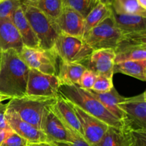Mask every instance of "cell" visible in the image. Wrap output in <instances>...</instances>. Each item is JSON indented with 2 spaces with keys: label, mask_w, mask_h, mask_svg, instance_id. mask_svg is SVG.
<instances>
[{
  "label": "cell",
  "mask_w": 146,
  "mask_h": 146,
  "mask_svg": "<svg viewBox=\"0 0 146 146\" xmlns=\"http://www.w3.org/2000/svg\"><path fill=\"white\" fill-rule=\"evenodd\" d=\"M29 68L14 49L0 53V92L10 98L26 96Z\"/></svg>",
  "instance_id": "obj_1"
},
{
  "label": "cell",
  "mask_w": 146,
  "mask_h": 146,
  "mask_svg": "<svg viewBox=\"0 0 146 146\" xmlns=\"http://www.w3.org/2000/svg\"><path fill=\"white\" fill-rule=\"evenodd\" d=\"M59 94L89 115L98 118L109 126L121 129L122 122L111 113L86 89L77 85H60Z\"/></svg>",
  "instance_id": "obj_2"
},
{
  "label": "cell",
  "mask_w": 146,
  "mask_h": 146,
  "mask_svg": "<svg viewBox=\"0 0 146 146\" xmlns=\"http://www.w3.org/2000/svg\"><path fill=\"white\" fill-rule=\"evenodd\" d=\"M55 99L56 98L24 96L11 98L7 103V107L14 110L21 119L41 131L44 112Z\"/></svg>",
  "instance_id": "obj_3"
},
{
  "label": "cell",
  "mask_w": 146,
  "mask_h": 146,
  "mask_svg": "<svg viewBox=\"0 0 146 146\" xmlns=\"http://www.w3.org/2000/svg\"><path fill=\"white\" fill-rule=\"evenodd\" d=\"M21 1L23 12L39 41V48L52 49L58 36L53 21L36 7Z\"/></svg>",
  "instance_id": "obj_4"
},
{
  "label": "cell",
  "mask_w": 146,
  "mask_h": 146,
  "mask_svg": "<svg viewBox=\"0 0 146 146\" xmlns=\"http://www.w3.org/2000/svg\"><path fill=\"white\" fill-rule=\"evenodd\" d=\"M121 36L112 15L86 32L83 39L94 51L103 48L115 49Z\"/></svg>",
  "instance_id": "obj_5"
},
{
  "label": "cell",
  "mask_w": 146,
  "mask_h": 146,
  "mask_svg": "<svg viewBox=\"0 0 146 146\" xmlns=\"http://www.w3.org/2000/svg\"><path fill=\"white\" fill-rule=\"evenodd\" d=\"M53 51L61 61L83 64L94 50L83 38L58 34L54 43Z\"/></svg>",
  "instance_id": "obj_6"
},
{
  "label": "cell",
  "mask_w": 146,
  "mask_h": 146,
  "mask_svg": "<svg viewBox=\"0 0 146 146\" xmlns=\"http://www.w3.org/2000/svg\"><path fill=\"white\" fill-rule=\"evenodd\" d=\"M19 54L29 68L48 75H58L60 59L52 49L23 46Z\"/></svg>",
  "instance_id": "obj_7"
},
{
  "label": "cell",
  "mask_w": 146,
  "mask_h": 146,
  "mask_svg": "<svg viewBox=\"0 0 146 146\" xmlns=\"http://www.w3.org/2000/svg\"><path fill=\"white\" fill-rule=\"evenodd\" d=\"M118 106L125 114L122 127L131 129H146L145 91L135 96L124 98Z\"/></svg>",
  "instance_id": "obj_8"
},
{
  "label": "cell",
  "mask_w": 146,
  "mask_h": 146,
  "mask_svg": "<svg viewBox=\"0 0 146 146\" xmlns=\"http://www.w3.org/2000/svg\"><path fill=\"white\" fill-rule=\"evenodd\" d=\"M59 86L58 76L29 68L26 96L56 98L59 95Z\"/></svg>",
  "instance_id": "obj_9"
},
{
  "label": "cell",
  "mask_w": 146,
  "mask_h": 146,
  "mask_svg": "<svg viewBox=\"0 0 146 146\" xmlns=\"http://www.w3.org/2000/svg\"><path fill=\"white\" fill-rule=\"evenodd\" d=\"M69 104L81 124L84 139L91 146L98 143L107 132L109 125L88 114L74 104L70 102Z\"/></svg>",
  "instance_id": "obj_10"
},
{
  "label": "cell",
  "mask_w": 146,
  "mask_h": 146,
  "mask_svg": "<svg viewBox=\"0 0 146 146\" xmlns=\"http://www.w3.org/2000/svg\"><path fill=\"white\" fill-rule=\"evenodd\" d=\"M5 117L10 129L26 140L29 145L50 143L42 131L21 119L11 108L7 107Z\"/></svg>",
  "instance_id": "obj_11"
},
{
  "label": "cell",
  "mask_w": 146,
  "mask_h": 146,
  "mask_svg": "<svg viewBox=\"0 0 146 146\" xmlns=\"http://www.w3.org/2000/svg\"><path fill=\"white\" fill-rule=\"evenodd\" d=\"M49 106L44 112L41 131L44 133L50 143L72 142L78 135L68 131L51 111Z\"/></svg>",
  "instance_id": "obj_12"
},
{
  "label": "cell",
  "mask_w": 146,
  "mask_h": 146,
  "mask_svg": "<svg viewBox=\"0 0 146 146\" xmlns=\"http://www.w3.org/2000/svg\"><path fill=\"white\" fill-rule=\"evenodd\" d=\"M115 58V50L113 48L95 50L82 65L97 76H105L113 78Z\"/></svg>",
  "instance_id": "obj_13"
},
{
  "label": "cell",
  "mask_w": 146,
  "mask_h": 146,
  "mask_svg": "<svg viewBox=\"0 0 146 146\" xmlns=\"http://www.w3.org/2000/svg\"><path fill=\"white\" fill-rule=\"evenodd\" d=\"M58 34L82 38L84 31V18L74 10L64 7L60 17L53 21Z\"/></svg>",
  "instance_id": "obj_14"
},
{
  "label": "cell",
  "mask_w": 146,
  "mask_h": 146,
  "mask_svg": "<svg viewBox=\"0 0 146 146\" xmlns=\"http://www.w3.org/2000/svg\"><path fill=\"white\" fill-rule=\"evenodd\" d=\"M49 108L68 131L83 138L81 124L68 101L59 94Z\"/></svg>",
  "instance_id": "obj_15"
},
{
  "label": "cell",
  "mask_w": 146,
  "mask_h": 146,
  "mask_svg": "<svg viewBox=\"0 0 146 146\" xmlns=\"http://www.w3.org/2000/svg\"><path fill=\"white\" fill-rule=\"evenodd\" d=\"M22 41L17 28L11 19H0V53L14 49L21 50Z\"/></svg>",
  "instance_id": "obj_16"
},
{
  "label": "cell",
  "mask_w": 146,
  "mask_h": 146,
  "mask_svg": "<svg viewBox=\"0 0 146 146\" xmlns=\"http://www.w3.org/2000/svg\"><path fill=\"white\" fill-rule=\"evenodd\" d=\"M11 20L19 34L24 46L39 48V41L26 18L21 6L13 13Z\"/></svg>",
  "instance_id": "obj_17"
},
{
  "label": "cell",
  "mask_w": 146,
  "mask_h": 146,
  "mask_svg": "<svg viewBox=\"0 0 146 146\" xmlns=\"http://www.w3.org/2000/svg\"><path fill=\"white\" fill-rule=\"evenodd\" d=\"M87 91L94 98H96L112 115L122 122L125 117V114L118 108V104L124 99V97L120 95L114 87L111 91L106 93H98L91 89H88Z\"/></svg>",
  "instance_id": "obj_18"
},
{
  "label": "cell",
  "mask_w": 146,
  "mask_h": 146,
  "mask_svg": "<svg viewBox=\"0 0 146 146\" xmlns=\"http://www.w3.org/2000/svg\"><path fill=\"white\" fill-rule=\"evenodd\" d=\"M86 70V67L81 64L64 62L60 60L57 75L60 85L78 86L81 76Z\"/></svg>",
  "instance_id": "obj_19"
},
{
  "label": "cell",
  "mask_w": 146,
  "mask_h": 146,
  "mask_svg": "<svg viewBox=\"0 0 146 146\" xmlns=\"http://www.w3.org/2000/svg\"><path fill=\"white\" fill-rule=\"evenodd\" d=\"M116 27L121 34L146 31V18L139 15L119 14L113 11Z\"/></svg>",
  "instance_id": "obj_20"
},
{
  "label": "cell",
  "mask_w": 146,
  "mask_h": 146,
  "mask_svg": "<svg viewBox=\"0 0 146 146\" xmlns=\"http://www.w3.org/2000/svg\"><path fill=\"white\" fill-rule=\"evenodd\" d=\"M123 74L142 81H146V60L128 61L115 64L113 74Z\"/></svg>",
  "instance_id": "obj_21"
},
{
  "label": "cell",
  "mask_w": 146,
  "mask_h": 146,
  "mask_svg": "<svg viewBox=\"0 0 146 146\" xmlns=\"http://www.w3.org/2000/svg\"><path fill=\"white\" fill-rule=\"evenodd\" d=\"M111 15H112L111 6L107 5L101 2L97 3L95 7L90 11L89 14L84 19L85 33L95 27Z\"/></svg>",
  "instance_id": "obj_22"
},
{
  "label": "cell",
  "mask_w": 146,
  "mask_h": 146,
  "mask_svg": "<svg viewBox=\"0 0 146 146\" xmlns=\"http://www.w3.org/2000/svg\"><path fill=\"white\" fill-rule=\"evenodd\" d=\"M28 4L38 9L52 21L60 17L64 7L63 0H38L35 2Z\"/></svg>",
  "instance_id": "obj_23"
},
{
  "label": "cell",
  "mask_w": 146,
  "mask_h": 146,
  "mask_svg": "<svg viewBox=\"0 0 146 146\" xmlns=\"http://www.w3.org/2000/svg\"><path fill=\"white\" fill-rule=\"evenodd\" d=\"M115 64L128 61L146 60V46L115 48Z\"/></svg>",
  "instance_id": "obj_24"
},
{
  "label": "cell",
  "mask_w": 146,
  "mask_h": 146,
  "mask_svg": "<svg viewBox=\"0 0 146 146\" xmlns=\"http://www.w3.org/2000/svg\"><path fill=\"white\" fill-rule=\"evenodd\" d=\"M111 9L116 14L139 15L146 18V9L138 4L137 0H113Z\"/></svg>",
  "instance_id": "obj_25"
},
{
  "label": "cell",
  "mask_w": 146,
  "mask_h": 146,
  "mask_svg": "<svg viewBox=\"0 0 146 146\" xmlns=\"http://www.w3.org/2000/svg\"><path fill=\"white\" fill-rule=\"evenodd\" d=\"M93 146H130L125 133L119 128L110 126L102 139Z\"/></svg>",
  "instance_id": "obj_26"
},
{
  "label": "cell",
  "mask_w": 146,
  "mask_h": 146,
  "mask_svg": "<svg viewBox=\"0 0 146 146\" xmlns=\"http://www.w3.org/2000/svg\"><path fill=\"white\" fill-rule=\"evenodd\" d=\"M63 4L64 7L74 10L84 19L96 4L92 0H63Z\"/></svg>",
  "instance_id": "obj_27"
},
{
  "label": "cell",
  "mask_w": 146,
  "mask_h": 146,
  "mask_svg": "<svg viewBox=\"0 0 146 146\" xmlns=\"http://www.w3.org/2000/svg\"><path fill=\"white\" fill-rule=\"evenodd\" d=\"M130 146H146V129H131L122 127Z\"/></svg>",
  "instance_id": "obj_28"
},
{
  "label": "cell",
  "mask_w": 146,
  "mask_h": 146,
  "mask_svg": "<svg viewBox=\"0 0 146 146\" xmlns=\"http://www.w3.org/2000/svg\"><path fill=\"white\" fill-rule=\"evenodd\" d=\"M19 0H1L0 1V19H11L16 9L21 6Z\"/></svg>",
  "instance_id": "obj_29"
},
{
  "label": "cell",
  "mask_w": 146,
  "mask_h": 146,
  "mask_svg": "<svg viewBox=\"0 0 146 146\" xmlns=\"http://www.w3.org/2000/svg\"><path fill=\"white\" fill-rule=\"evenodd\" d=\"M113 78L105 76H97L91 90L98 93L109 92L113 88Z\"/></svg>",
  "instance_id": "obj_30"
},
{
  "label": "cell",
  "mask_w": 146,
  "mask_h": 146,
  "mask_svg": "<svg viewBox=\"0 0 146 146\" xmlns=\"http://www.w3.org/2000/svg\"><path fill=\"white\" fill-rule=\"evenodd\" d=\"M28 143L26 140L21 138L17 133L11 131L7 135L4 141H3L1 146H29Z\"/></svg>",
  "instance_id": "obj_31"
},
{
  "label": "cell",
  "mask_w": 146,
  "mask_h": 146,
  "mask_svg": "<svg viewBox=\"0 0 146 146\" xmlns=\"http://www.w3.org/2000/svg\"><path fill=\"white\" fill-rule=\"evenodd\" d=\"M96 78V74H94L92 71H89V70L86 69L81 76L78 86L84 88V89H91Z\"/></svg>",
  "instance_id": "obj_32"
},
{
  "label": "cell",
  "mask_w": 146,
  "mask_h": 146,
  "mask_svg": "<svg viewBox=\"0 0 146 146\" xmlns=\"http://www.w3.org/2000/svg\"><path fill=\"white\" fill-rule=\"evenodd\" d=\"M56 146H91L84 138L81 136H76L72 142H58L53 143Z\"/></svg>",
  "instance_id": "obj_33"
},
{
  "label": "cell",
  "mask_w": 146,
  "mask_h": 146,
  "mask_svg": "<svg viewBox=\"0 0 146 146\" xmlns=\"http://www.w3.org/2000/svg\"><path fill=\"white\" fill-rule=\"evenodd\" d=\"M7 108V104H4L2 103H0V130L11 131L6 120L5 113Z\"/></svg>",
  "instance_id": "obj_34"
},
{
  "label": "cell",
  "mask_w": 146,
  "mask_h": 146,
  "mask_svg": "<svg viewBox=\"0 0 146 146\" xmlns=\"http://www.w3.org/2000/svg\"><path fill=\"white\" fill-rule=\"evenodd\" d=\"M12 131H6V130H0V146L2 144L3 141L6 138L9 133Z\"/></svg>",
  "instance_id": "obj_35"
},
{
  "label": "cell",
  "mask_w": 146,
  "mask_h": 146,
  "mask_svg": "<svg viewBox=\"0 0 146 146\" xmlns=\"http://www.w3.org/2000/svg\"><path fill=\"white\" fill-rule=\"evenodd\" d=\"M94 3L97 4L98 2H101V3H104V4H107V5H109L111 6L112 4V2L113 0H92Z\"/></svg>",
  "instance_id": "obj_36"
},
{
  "label": "cell",
  "mask_w": 146,
  "mask_h": 146,
  "mask_svg": "<svg viewBox=\"0 0 146 146\" xmlns=\"http://www.w3.org/2000/svg\"><path fill=\"white\" fill-rule=\"evenodd\" d=\"M29 146H56L53 143H40L31 144Z\"/></svg>",
  "instance_id": "obj_37"
},
{
  "label": "cell",
  "mask_w": 146,
  "mask_h": 146,
  "mask_svg": "<svg viewBox=\"0 0 146 146\" xmlns=\"http://www.w3.org/2000/svg\"><path fill=\"white\" fill-rule=\"evenodd\" d=\"M7 99H11V98H10L8 96L5 95V94L0 92V103H1L3 101H5V100Z\"/></svg>",
  "instance_id": "obj_38"
},
{
  "label": "cell",
  "mask_w": 146,
  "mask_h": 146,
  "mask_svg": "<svg viewBox=\"0 0 146 146\" xmlns=\"http://www.w3.org/2000/svg\"><path fill=\"white\" fill-rule=\"evenodd\" d=\"M138 4L144 9H146V0H137Z\"/></svg>",
  "instance_id": "obj_39"
},
{
  "label": "cell",
  "mask_w": 146,
  "mask_h": 146,
  "mask_svg": "<svg viewBox=\"0 0 146 146\" xmlns=\"http://www.w3.org/2000/svg\"><path fill=\"white\" fill-rule=\"evenodd\" d=\"M22 1H26V2L28 3H32V2H35V1H38V0H22Z\"/></svg>",
  "instance_id": "obj_40"
},
{
  "label": "cell",
  "mask_w": 146,
  "mask_h": 146,
  "mask_svg": "<svg viewBox=\"0 0 146 146\" xmlns=\"http://www.w3.org/2000/svg\"><path fill=\"white\" fill-rule=\"evenodd\" d=\"M19 1H22V0H19Z\"/></svg>",
  "instance_id": "obj_41"
},
{
  "label": "cell",
  "mask_w": 146,
  "mask_h": 146,
  "mask_svg": "<svg viewBox=\"0 0 146 146\" xmlns=\"http://www.w3.org/2000/svg\"><path fill=\"white\" fill-rule=\"evenodd\" d=\"M1 1V0H0V1Z\"/></svg>",
  "instance_id": "obj_42"
}]
</instances>
